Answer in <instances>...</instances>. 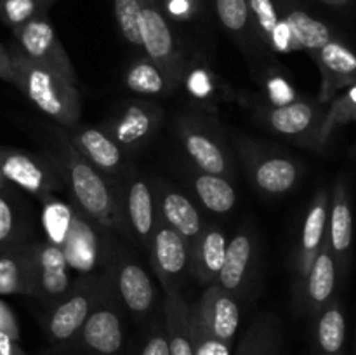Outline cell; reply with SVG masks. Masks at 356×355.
I'll list each match as a JSON object with an SVG mask.
<instances>
[{"mask_svg": "<svg viewBox=\"0 0 356 355\" xmlns=\"http://www.w3.org/2000/svg\"><path fill=\"white\" fill-rule=\"evenodd\" d=\"M9 51L14 66V86L52 120L66 127L75 125L82 113L79 87L24 58L16 47H10Z\"/></svg>", "mask_w": 356, "mask_h": 355, "instance_id": "6da1fadb", "label": "cell"}, {"mask_svg": "<svg viewBox=\"0 0 356 355\" xmlns=\"http://www.w3.org/2000/svg\"><path fill=\"white\" fill-rule=\"evenodd\" d=\"M58 162L65 171L79 207L103 228H118L120 209L101 171L83 159L63 132H58Z\"/></svg>", "mask_w": 356, "mask_h": 355, "instance_id": "7a4b0ae2", "label": "cell"}, {"mask_svg": "<svg viewBox=\"0 0 356 355\" xmlns=\"http://www.w3.org/2000/svg\"><path fill=\"white\" fill-rule=\"evenodd\" d=\"M139 37L146 58L162 70L174 87L179 86L186 65L160 0H139Z\"/></svg>", "mask_w": 356, "mask_h": 355, "instance_id": "3957f363", "label": "cell"}, {"mask_svg": "<svg viewBox=\"0 0 356 355\" xmlns=\"http://www.w3.org/2000/svg\"><path fill=\"white\" fill-rule=\"evenodd\" d=\"M13 31L14 38H16L14 47L24 58L44 66V68L51 70V72L58 73L59 77H63L70 84H75L76 86L79 80H76V72L73 68L72 59H70L66 49L63 47L54 26L45 17V14L33 17L28 23L14 28Z\"/></svg>", "mask_w": 356, "mask_h": 355, "instance_id": "277c9868", "label": "cell"}, {"mask_svg": "<svg viewBox=\"0 0 356 355\" xmlns=\"http://www.w3.org/2000/svg\"><path fill=\"white\" fill-rule=\"evenodd\" d=\"M179 139L195 169L228 178L232 173V160L228 150L218 134L195 118H181Z\"/></svg>", "mask_w": 356, "mask_h": 355, "instance_id": "5b68a950", "label": "cell"}, {"mask_svg": "<svg viewBox=\"0 0 356 355\" xmlns=\"http://www.w3.org/2000/svg\"><path fill=\"white\" fill-rule=\"evenodd\" d=\"M31 267H33L35 298L54 303L70 291L72 270H70L61 247L47 242L30 246Z\"/></svg>", "mask_w": 356, "mask_h": 355, "instance_id": "8992f818", "label": "cell"}, {"mask_svg": "<svg viewBox=\"0 0 356 355\" xmlns=\"http://www.w3.org/2000/svg\"><path fill=\"white\" fill-rule=\"evenodd\" d=\"M153 268L163 287H177L184 271L190 267L191 247L183 235L156 219L152 240H149Z\"/></svg>", "mask_w": 356, "mask_h": 355, "instance_id": "52a82bcc", "label": "cell"}, {"mask_svg": "<svg viewBox=\"0 0 356 355\" xmlns=\"http://www.w3.org/2000/svg\"><path fill=\"white\" fill-rule=\"evenodd\" d=\"M163 111L159 104L148 101H132L124 110L103 125V131L124 148H138L155 134Z\"/></svg>", "mask_w": 356, "mask_h": 355, "instance_id": "ba28073f", "label": "cell"}, {"mask_svg": "<svg viewBox=\"0 0 356 355\" xmlns=\"http://www.w3.org/2000/svg\"><path fill=\"white\" fill-rule=\"evenodd\" d=\"M322 73L320 103H330L341 90L356 84V54L339 38H332L313 54Z\"/></svg>", "mask_w": 356, "mask_h": 355, "instance_id": "9c48e42d", "label": "cell"}, {"mask_svg": "<svg viewBox=\"0 0 356 355\" xmlns=\"http://www.w3.org/2000/svg\"><path fill=\"white\" fill-rule=\"evenodd\" d=\"M193 312L209 333L225 343L233 345L240 324V308L235 296L214 282L205 289L197 305H193Z\"/></svg>", "mask_w": 356, "mask_h": 355, "instance_id": "30bf717a", "label": "cell"}, {"mask_svg": "<svg viewBox=\"0 0 356 355\" xmlns=\"http://www.w3.org/2000/svg\"><path fill=\"white\" fill-rule=\"evenodd\" d=\"M0 173L7 184H14L40 200L56 188L54 173L44 162L19 150L0 148Z\"/></svg>", "mask_w": 356, "mask_h": 355, "instance_id": "8fae6325", "label": "cell"}, {"mask_svg": "<svg viewBox=\"0 0 356 355\" xmlns=\"http://www.w3.org/2000/svg\"><path fill=\"white\" fill-rule=\"evenodd\" d=\"M327 240L336 258L337 268L346 271L351 246H353V211H351L350 191H348V183L344 178H339L334 184L329 205Z\"/></svg>", "mask_w": 356, "mask_h": 355, "instance_id": "7c38bea8", "label": "cell"}, {"mask_svg": "<svg viewBox=\"0 0 356 355\" xmlns=\"http://www.w3.org/2000/svg\"><path fill=\"white\" fill-rule=\"evenodd\" d=\"M322 115L320 104L296 100L282 106H271L264 111V124L285 138H308L306 145L312 146Z\"/></svg>", "mask_w": 356, "mask_h": 355, "instance_id": "4fadbf2b", "label": "cell"}, {"mask_svg": "<svg viewBox=\"0 0 356 355\" xmlns=\"http://www.w3.org/2000/svg\"><path fill=\"white\" fill-rule=\"evenodd\" d=\"M80 338L90 355H118L124 347V326L111 305H97L80 329Z\"/></svg>", "mask_w": 356, "mask_h": 355, "instance_id": "5bb4252c", "label": "cell"}, {"mask_svg": "<svg viewBox=\"0 0 356 355\" xmlns=\"http://www.w3.org/2000/svg\"><path fill=\"white\" fill-rule=\"evenodd\" d=\"M153 194H155L156 219L169 225L179 235H183L190 244V247L193 246V242L204 230L197 205L186 195L179 194L169 187H162V184Z\"/></svg>", "mask_w": 356, "mask_h": 355, "instance_id": "9a60e30c", "label": "cell"}, {"mask_svg": "<svg viewBox=\"0 0 356 355\" xmlns=\"http://www.w3.org/2000/svg\"><path fill=\"white\" fill-rule=\"evenodd\" d=\"M250 180L256 188L268 195H284L299 181L298 162L277 153H256L249 162Z\"/></svg>", "mask_w": 356, "mask_h": 355, "instance_id": "2e32d148", "label": "cell"}, {"mask_svg": "<svg viewBox=\"0 0 356 355\" xmlns=\"http://www.w3.org/2000/svg\"><path fill=\"white\" fill-rule=\"evenodd\" d=\"M254 258H256V244H254L252 233L242 230L228 242L225 263H222L216 284L221 285L226 292L235 298L242 294L252 274Z\"/></svg>", "mask_w": 356, "mask_h": 355, "instance_id": "e0dca14e", "label": "cell"}, {"mask_svg": "<svg viewBox=\"0 0 356 355\" xmlns=\"http://www.w3.org/2000/svg\"><path fill=\"white\" fill-rule=\"evenodd\" d=\"M275 2L282 19L291 31L292 40L298 45V51H308L313 56L327 42L336 38L329 24L313 17L294 0H275Z\"/></svg>", "mask_w": 356, "mask_h": 355, "instance_id": "ac0fdd59", "label": "cell"}, {"mask_svg": "<svg viewBox=\"0 0 356 355\" xmlns=\"http://www.w3.org/2000/svg\"><path fill=\"white\" fill-rule=\"evenodd\" d=\"M329 191L323 188L313 198L308 212H306L305 223L301 230V242H299L298 254V275L301 281L308 275L313 260L318 251L322 249L327 239V226H329Z\"/></svg>", "mask_w": 356, "mask_h": 355, "instance_id": "d6986e66", "label": "cell"}, {"mask_svg": "<svg viewBox=\"0 0 356 355\" xmlns=\"http://www.w3.org/2000/svg\"><path fill=\"white\" fill-rule=\"evenodd\" d=\"M61 249L70 270L76 271V274H90L92 270H96L99 265L101 244L92 219H86L75 211L72 226H70V232Z\"/></svg>", "mask_w": 356, "mask_h": 355, "instance_id": "ffe728a7", "label": "cell"}, {"mask_svg": "<svg viewBox=\"0 0 356 355\" xmlns=\"http://www.w3.org/2000/svg\"><path fill=\"white\" fill-rule=\"evenodd\" d=\"M94 308V292L90 289L75 291L54 306L47 320V334L54 343H68L82 329Z\"/></svg>", "mask_w": 356, "mask_h": 355, "instance_id": "44dd1931", "label": "cell"}, {"mask_svg": "<svg viewBox=\"0 0 356 355\" xmlns=\"http://www.w3.org/2000/svg\"><path fill=\"white\" fill-rule=\"evenodd\" d=\"M252 19L254 33L264 45L278 54L298 52L287 24L282 19L275 0H247Z\"/></svg>", "mask_w": 356, "mask_h": 355, "instance_id": "7402d4cb", "label": "cell"}, {"mask_svg": "<svg viewBox=\"0 0 356 355\" xmlns=\"http://www.w3.org/2000/svg\"><path fill=\"white\" fill-rule=\"evenodd\" d=\"M226 240L225 232L218 226H207L200 232L198 239L191 246L190 268L198 282L214 284L225 263Z\"/></svg>", "mask_w": 356, "mask_h": 355, "instance_id": "603a6c76", "label": "cell"}, {"mask_svg": "<svg viewBox=\"0 0 356 355\" xmlns=\"http://www.w3.org/2000/svg\"><path fill=\"white\" fill-rule=\"evenodd\" d=\"M163 317L170 355H193L191 305L177 287H163Z\"/></svg>", "mask_w": 356, "mask_h": 355, "instance_id": "cb8c5ba5", "label": "cell"}, {"mask_svg": "<svg viewBox=\"0 0 356 355\" xmlns=\"http://www.w3.org/2000/svg\"><path fill=\"white\" fill-rule=\"evenodd\" d=\"M117 291L132 315H145L155 303V287L148 271L138 263H120L115 274Z\"/></svg>", "mask_w": 356, "mask_h": 355, "instance_id": "d4e9b609", "label": "cell"}, {"mask_svg": "<svg viewBox=\"0 0 356 355\" xmlns=\"http://www.w3.org/2000/svg\"><path fill=\"white\" fill-rule=\"evenodd\" d=\"M68 139L83 159L89 160L94 167L103 173H115L120 169L124 162L122 148L103 129H82V131L73 132Z\"/></svg>", "mask_w": 356, "mask_h": 355, "instance_id": "484cf974", "label": "cell"}, {"mask_svg": "<svg viewBox=\"0 0 356 355\" xmlns=\"http://www.w3.org/2000/svg\"><path fill=\"white\" fill-rule=\"evenodd\" d=\"M337 281V265L332 251H330L329 240L325 239L322 249L318 251L316 258L313 260L312 268L305 277V298L308 308L318 313L327 303L332 299L334 289Z\"/></svg>", "mask_w": 356, "mask_h": 355, "instance_id": "4316f807", "label": "cell"}, {"mask_svg": "<svg viewBox=\"0 0 356 355\" xmlns=\"http://www.w3.org/2000/svg\"><path fill=\"white\" fill-rule=\"evenodd\" d=\"M35 296L30 246L0 251V296Z\"/></svg>", "mask_w": 356, "mask_h": 355, "instance_id": "83f0119b", "label": "cell"}, {"mask_svg": "<svg viewBox=\"0 0 356 355\" xmlns=\"http://www.w3.org/2000/svg\"><path fill=\"white\" fill-rule=\"evenodd\" d=\"M127 218L132 232L141 242L148 244L152 240L153 230L156 225L155 194L146 181L134 178L127 190Z\"/></svg>", "mask_w": 356, "mask_h": 355, "instance_id": "f1b7e54d", "label": "cell"}, {"mask_svg": "<svg viewBox=\"0 0 356 355\" xmlns=\"http://www.w3.org/2000/svg\"><path fill=\"white\" fill-rule=\"evenodd\" d=\"M346 317L337 299H330L315 322V355H344Z\"/></svg>", "mask_w": 356, "mask_h": 355, "instance_id": "f546056e", "label": "cell"}, {"mask_svg": "<svg viewBox=\"0 0 356 355\" xmlns=\"http://www.w3.org/2000/svg\"><path fill=\"white\" fill-rule=\"evenodd\" d=\"M193 190L198 200L214 214H226L236 204V191L228 178L197 171L193 174Z\"/></svg>", "mask_w": 356, "mask_h": 355, "instance_id": "4dcf8cb0", "label": "cell"}, {"mask_svg": "<svg viewBox=\"0 0 356 355\" xmlns=\"http://www.w3.org/2000/svg\"><path fill=\"white\" fill-rule=\"evenodd\" d=\"M351 122H356V84L337 94L330 101V106L322 115V120L316 129L312 146L316 150H323L334 136V132L343 125L351 124Z\"/></svg>", "mask_w": 356, "mask_h": 355, "instance_id": "1f68e13d", "label": "cell"}, {"mask_svg": "<svg viewBox=\"0 0 356 355\" xmlns=\"http://www.w3.org/2000/svg\"><path fill=\"white\" fill-rule=\"evenodd\" d=\"M124 84L129 90L141 96H169L176 89L162 70L148 58H139L131 63L125 70Z\"/></svg>", "mask_w": 356, "mask_h": 355, "instance_id": "d6a6232c", "label": "cell"}, {"mask_svg": "<svg viewBox=\"0 0 356 355\" xmlns=\"http://www.w3.org/2000/svg\"><path fill=\"white\" fill-rule=\"evenodd\" d=\"M280 326L271 315H259L243 334L235 355H278Z\"/></svg>", "mask_w": 356, "mask_h": 355, "instance_id": "836d02e7", "label": "cell"}, {"mask_svg": "<svg viewBox=\"0 0 356 355\" xmlns=\"http://www.w3.org/2000/svg\"><path fill=\"white\" fill-rule=\"evenodd\" d=\"M73 214H75V209L66 202L56 198L52 194L42 198V228L47 237L45 240L54 244V246L63 247L70 232V226H72Z\"/></svg>", "mask_w": 356, "mask_h": 355, "instance_id": "e575fe53", "label": "cell"}, {"mask_svg": "<svg viewBox=\"0 0 356 355\" xmlns=\"http://www.w3.org/2000/svg\"><path fill=\"white\" fill-rule=\"evenodd\" d=\"M214 7L219 23L229 35L245 38L254 33L247 0H214Z\"/></svg>", "mask_w": 356, "mask_h": 355, "instance_id": "d590c367", "label": "cell"}, {"mask_svg": "<svg viewBox=\"0 0 356 355\" xmlns=\"http://www.w3.org/2000/svg\"><path fill=\"white\" fill-rule=\"evenodd\" d=\"M21 218L16 204L7 194V188L0 190V251L19 246Z\"/></svg>", "mask_w": 356, "mask_h": 355, "instance_id": "8d00e7d4", "label": "cell"}, {"mask_svg": "<svg viewBox=\"0 0 356 355\" xmlns=\"http://www.w3.org/2000/svg\"><path fill=\"white\" fill-rule=\"evenodd\" d=\"M45 3L40 0H0V21L14 28L42 16Z\"/></svg>", "mask_w": 356, "mask_h": 355, "instance_id": "74e56055", "label": "cell"}, {"mask_svg": "<svg viewBox=\"0 0 356 355\" xmlns=\"http://www.w3.org/2000/svg\"><path fill=\"white\" fill-rule=\"evenodd\" d=\"M113 13L118 30L125 40L141 47L139 37V0H113Z\"/></svg>", "mask_w": 356, "mask_h": 355, "instance_id": "f35d334b", "label": "cell"}, {"mask_svg": "<svg viewBox=\"0 0 356 355\" xmlns=\"http://www.w3.org/2000/svg\"><path fill=\"white\" fill-rule=\"evenodd\" d=\"M191 340H193V355H232V345L218 340L209 333L207 327L195 315L191 305Z\"/></svg>", "mask_w": 356, "mask_h": 355, "instance_id": "ab89813d", "label": "cell"}, {"mask_svg": "<svg viewBox=\"0 0 356 355\" xmlns=\"http://www.w3.org/2000/svg\"><path fill=\"white\" fill-rule=\"evenodd\" d=\"M183 82L186 84L191 96L200 97V100L211 97L212 93H214V82L211 80V75H209L207 70L204 68H195L191 72L188 68L184 70Z\"/></svg>", "mask_w": 356, "mask_h": 355, "instance_id": "60d3db41", "label": "cell"}, {"mask_svg": "<svg viewBox=\"0 0 356 355\" xmlns=\"http://www.w3.org/2000/svg\"><path fill=\"white\" fill-rule=\"evenodd\" d=\"M266 89L273 106H282V104L292 103V101L298 100L294 89H292L291 84H289L284 77L275 75L271 77V79H268Z\"/></svg>", "mask_w": 356, "mask_h": 355, "instance_id": "b9f144b4", "label": "cell"}, {"mask_svg": "<svg viewBox=\"0 0 356 355\" xmlns=\"http://www.w3.org/2000/svg\"><path fill=\"white\" fill-rule=\"evenodd\" d=\"M138 355H170L165 326L156 327L153 333H149L148 336H146L145 343L139 348Z\"/></svg>", "mask_w": 356, "mask_h": 355, "instance_id": "7bdbcfd3", "label": "cell"}, {"mask_svg": "<svg viewBox=\"0 0 356 355\" xmlns=\"http://www.w3.org/2000/svg\"><path fill=\"white\" fill-rule=\"evenodd\" d=\"M0 331L6 334H9L14 340H19V326H17L16 315H14L13 310L9 308L7 303H3L0 299Z\"/></svg>", "mask_w": 356, "mask_h": 355, "instance_id": "ee69618b", "label": "cell"}, {"mask_svg": "<svg viewBox=\"0 0 356 355\" xmlns=\"http://www.w3.org/2000/svg\"><path fill=\"white\" fill-rule=\"evenodd\" d=\"M0 79L14 86V66L9 49L0 44Z\"/></svg>", "mask_w": 356, "mask_h": 355, "instance_id": "f6af8a7d", "label": "cell"}, {"mask_svg": "<svg viewBox=\"0 0 356 355\" xmlns=\"http://www.w3.org/2000/svg\"><path fill=\"white\" fill-rule=\"evenodd\" d=\"M0 355H26L14 338L0 331Z\"/></svg>", "mask_w": 356, "mask_h": 355, "instance_id": "bcb514c9", "label": "cell"}, {"mask_svg": "<svg viewBox=\"0 0 356 355\" xmlns=\"http://www.w3.org/2000/svg\"><path fill=\"white\" fill-rule=\"evenodd\" d=\"M318 2L334 7V9H346V7H350L353 3V0H318Z\"/></svg>", "mask_w": 356, "mask_h": 355, "instance_id": "7dc6e473", "label": "cell"}, {"mask_svg": "<svg viewBox=\"0 0 356 355\" xmlns=\"http://www.w3.org/2000/svg\"><path fill=\"white\" fill-rule=\"evenodd\" d=\"M3 188H7V181L3 180L2 173H0V190H3Z\"/></svg>", "mask_w": 356, "mask_h": 355, "instance_id": "c3c4849f", "label": "cell"}, {"mask_svg": "<svg viewBox=\"0 0 356 355\" xmlns=\"http://www.w3.org/2000/svg\"><path fill=\"white\" fill-rule=\"evenodd\" d=\"M40 2H44V3H45V6H47V3H49V2H51V0H40Z\"/></svg>", "mask_w": 356, "mask_h": 355, "instance_id": "681fc988", "label": "cell"}, {"mask_svg": "<svg viewBox=\"0 0 356 355\" xmlns=\"http://www.w3.org/2000/svg\"><path fill=\"white\" fill-rule=\"evenodd\" d=\"M190 2H193V3H198V0H190Z\"/></svg>", "mask_w": 356, "mask_h": 355, "instance_id": "f907efd6", "label": "cell"}]
</instances>
